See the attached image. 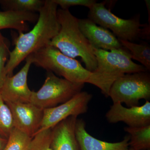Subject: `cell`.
Masks as SVG:
<instances>
[{"mask_svg":"<svg viewBox=\"0 0 150 150\" xmlns=\"http://www.w3.org/2000/svg\"><path fill=\"white\" fill-rule=\"evenodd\" d=\"M57 7L53 0H45L33 28L27 33H19L15 48L10 52L6 64L7 76L13 75L15 69L28 56L48 45L58 34L60 25L57 18Z\"/></svg>","mask_w":150,"mask_h":150,"instance_id":"obj_1","label":"cell"},{"mask_svg":"<svg viewBox=\"0 0 150 150\" xmlns=\"http://www.w3.org/2000/svg\"><path fill=\"white\" fill-rule=\"evenodd\" d=\"M57 16L60 30L48 45L57 48L70 58L75 59L80 57L86 69L92 72L96 69V58L93 47L81 32L79 19L73 15L69 9H58Z\"/></svg>","mask_w":150,"mask_h":150,"instance_id":"obj_2","label":"cell"},{"mask_svg":"<svg viewBox=\"0 0 150 150\" xmlns=\"http://www.w3.org/2000/svg\"><path fill=\"white\" fill-rule=\"evenodd\" d=\"M97 65L87 83L96 86L106 97L112 84L126 74L149 71L144 66L134 63L125 48L105 51L93 48Z\"/></svg>","mask_w":150,"mask_h":150,"instance_id":"obj_3","label":"cell"},{"mask_svg":"<svg viewBox=\"0 0 150 150\" xmlns=\"http://www.w3.org/2000/svg\"><path fill=\"white\" fill-rule=\"evenodd\" d=\"M105 2L95 4L89 8L88 18L112 33L119 40L130 42L150 39V25L141 24L140 16L129 19L118 17L105 7Z\"/></svg>","mask_w":150,"mask_h":150,"instance_id":"obj_4","label":"cell"},{"mask_svg":"<svg viewBox=\"0 0 150 150\" xmlns=\"http://www.w3.org/2000/svg\"><path fill=\"white\" fill-rule=\"evenodd\" d=\"M28 56L36 67L55 73L74 83H87L91 75V72L77 60L66 56L51 45L44 46Z\"/></svg>","mask_w":150,"mask_h":150,"instance_id":"obj_5","label":"cell"},{"mask_svg":"<svg viewBox=\"0 0 150 150\" xmlns=\"http://www.w3.org/2000/svg\"><path fill=\"white\" fill-rule=\"evenodd\" d=\"M84 85L58 77L52 72L47 71L42 86L38 91H32L30 102L43 110L55 107L81 91Z\"/></svg>","mask_w":150,"mask_h":150,"instance_id":"obj_6","label":"cell"},{"mask_svg":"<svg viewBox=\"0 0 150 150\" xmlns=\"http://www.w3.org/2000/svg\"><path fill=\"white\" fill-rule=\"evenodd\" d=\"M148 72L126 74L115 81L108 96L113 103H124L131 107L138 106L141 100H150V75Z\"/></svg>","mask_w":150,"mask_h":150,"instance_id":"obj_7","label":"cell"},{"mask_svg":"<svg viewBox=\"0 0 150 150\" xmlns=\"http://www.w3.org/2000/svg\"><path fill=\"white\" fill-rule=\"evenodd\" d=\"M92 95L81 91L67 102L43 110V116L39 131L51 129L60 122L71 116H78L87 112Z\"/></svg>","mask_w":150,"mask_h":150,"instance_id":"obj_8","label":"cell"},{"mask_svg":"<svg viewBox=\"0 0 150 150\" xmlns=\"http://www.w3.org/2000/svg\"><path fill=\"white\" fill-rule=\"evenodd\" d=\"M12 116L14 128L33 138L40 129L43 110L29 103H6Z\"/></svg>","mask_w":150,"mask_h":150,"instance_id":"obj_9","label":"cell"},{"mask_svg":"<svg viewBox=\"0 0 150 150\" xmlns=\"http://www.w3.org/2000/svg\"><path fill=\"white\" fill-rule=\"evenodd\" d=\"M25 63L16 74L7 76L0 95L6 103H29L32 92L27 84L28 71L32 64L30 56L26 58Z\"/></svg>","mask_w":150,"mask_h":150,"instance_id":"obj_10","label":"cell"},{"mask_svg":"<svg viewBox=\"0 0 150 150\" xmlns=\"http://www.w3.org/2000/svg\"><path fill=\"white\" fill-rule=\"evenodd\" d=\"M109 123L124 122L128 127H138L150 125V102L146 100L141 106L124 107L120 103H114L105 115Z\"/></svg>","mask_w":150,"mask_h":150,"instance_id":"obj_11","label":"cell"},{"mask_svg":"<svg viewBox=\"0 0 150 150\" xmlns=\"http://www.w3.org/2000/svg\"><path fill=\"white\" fill-rule=\"evenodd\" d=\"M81 32L93 48L112 51L123 48L119 39L109 30L98 25L90 19H79Z\"/></svg>","mask_w":150,"mask_h":150,"instance_id":"obj_12","label":"cell"},{"mask_svg":"<svg viewBox=\"0 0 150 150\" xmlns=\"http://www.w3.org/2000/svg\"><path fill=\"white\" fill-rule=\"evenodd\" d=\"M77 118V116H70L51 128L53 150H80L75 133Z\"/></svg>","mask_w":150,"mask_h":150,"instance_id":"obj_13","label":"cell"},{"mask_svg":"<svg viewBox=\"0 0 150 150\" xmlns=\"http://www.w3.org/2000/svg\"><path fill=\"white\" fill-rule=\"evenodd\" d=\"M75 133L80 150H127L129 149V135L121 142L116 143L98 139L87 131L85 122L82 119H77Z\"/></svg>","mask_w":150,"mask_h":150,"instance_id":"obj_14","label":"cell"},{"mask_svg":"<svg viewBox=\"0 0 150 150\" xmlns=\"http://www.w3.org/2000/svg\"><path fill=\"white\" fill-rule=\"evenodd\" d=\"M39 15L35 13L18 12L4 11L0 12V30L11 28L16 30L19 33L29 30L28 22L35 23Z\"/></svg>","mask_w":150,"mask_h":150,"instance_id":"obj_15","label":"cell"},{"mask_svg":"<svg viewBox=\"0 0 150 150\" xmlns=\"http://www.w3.org/2000/svg\"><path fill=\"white\" fill-rule=\"evenodd\" d=\"M129 134V146L136 150L150 149V125L138 127H126Z\"/></svg>","mask_w":150,"mask_h":150,"instance_id":"obj_16","label":"cell"},{"mask_svg":"<svg viewBox=\"0 0 150 150\" xmlns=\"http://www.w3.org/2000/svg\"><path fill=\"white\" fill-rule=\"evenodd\" d=\"M121 45L129 52L131 59L139 62L147 70H150V46L146 42L137 43L119 40Z\"/></svg>","mask_w":150,"mask_h":150,"instance_id":"obj_17","label":"cell"},{"mask_svg":"<svg viewBox=\"0 0 150 150\" xmlns=\"http://www.w3.org/2000/svg\"><path fill=\"white\" fill-rule=\"evenodd\" d=\"M43 0H0V4L5 11L18 12L35 13L44 5Z\"/></svg>","mask_w":150,"mask_h":150,"instance_id":"obj_18","label":"cell"},{"mask_svg":"<svg viewBox=\"0 0 150 150\" xmlns=\"http://www.w3.org/2000/svg\"><path fill=\"white\" fill-rule=\"evenodd\" d=\"M32 138L13 128L3 150H27Z\"/></svg>","mask_w":150,"mask_h":150,"instance_id":"obj_19","label":"cell"},{"mask_svg":"<svg viewBox=\"0 0 150 150\" xmlns=\"http://www.w3.org/2000/svg\"><path fill=\"white\" fill-rule=\"evenodd\" d=\"M13 128L10 109L0 95V135L8 139Z\"/></svg>","mask_w":150,"mask_h":150,"instance_id":"obj_20","label":"cell"},{"mask_svg":"<svg viewBox=\"0 0 150 150\" xmlns=\"http://www.w3.org/2000/svg\"><path fill=\"white\" fill-rule=\"evenodd\" d=\"M51 136V129L39 131L32 138L27 150H53Z\"/></svg>","mask_w":150,"mask_h":150,"instance_id":"obj_21","label":"cell"},{"mask_svg":"<svg viewBox=\"0 0 150 150\" xmlns=\"http://www.w3.org/2000/svg\"><path fill=\"white\" fill-rule=\"evenodd\" d=\"M9 43L7 39L3 37L0 41V90L6 78L5 72V66L9 56Z\"/></svg>","mask_w":150,"mask_h":150,"instance_id":"obj_22","label":"cell"},{"mask_svg":"<svg viewBox=\"0 0 150 150\" xmlns=\"http://www.w3.org/2000/svg\"><path fill=\"white\" fill-rule=\"evenodd\" d=\"M62 9H69L70 7L74 6H83L89 9L97 2L95 0H53Z\"/></svg>","mask_w":150,"mask_h":150,"instance_id":"obj_23","label":"cell"},{"mask_svg":"<svg viewBox=\"0 0 150 150\" xmlns=\"http://www.w3.org/2000/svg\"><path fill=\"white\" fill-rule=\"evenodd\" d=\"M8 139L0 135V150H4L7 142Z\"/></svg>","mask_w":150,"mask_h":150,"instance_id":"obj_24","label":"cell"},{"mask_svg":"<svg viewBox=\"0 0 150 150\" xmlns=\"http://www.w3.org/2000/svg\"><path fill=\"white\" fill-rule=\"evenodd\" d=\"M127 150H136L134 149H131V148H130V149H128Z\"/></svg>","mask_w":150,"mask_h":150,"instance_id":"obj_25","label":"cell"},{"mask_svg":"<svg viewBox=\"0 0 150 150\" xmlns=\"http://www.w3.org/2000/svg\"><path fill=\"white\" fill-rule=\"evenodd\" d=\"M3 36L1 34V33H0V41H1V39L2 38Z\"/></svg>","mask_w":150,"mask_h":150,"instance_id":"obj_26","label":"cell"}]
</instances>
